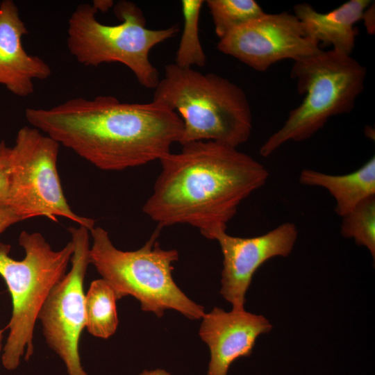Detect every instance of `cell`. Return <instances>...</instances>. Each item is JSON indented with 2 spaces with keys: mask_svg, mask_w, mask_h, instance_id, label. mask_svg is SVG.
<instances>
[{
  "mask_svg": "<svg viewBox=\"0 0 375 375\" xmlns=\"http://www.w3.org/2000/svg\"><path fill=\"white\" fill-rule=\"evenodd\" d=\"M204 3L203 0L181 1L184 23L175 59V64L180 67H203L206 63L199 29L200 12Z\"/></svg>",
  "mask_w": 375,
  "mask_h": 375,
  "instance_id": "e0dca14e",
  "label": "cell"
},
{
  "mask_svg": "<svg viewBox=\"0 0 375 375\" xmlns=\"http://www.w3.org/2000/svg\"><path fill=\"white\" fill-rule=\"evenodd\" d=\"M201 319L199 334L210 353L207 375H228L231 365L249 356L257 338L272 328L264 316L245 310L226 312L215 307Z\"/></svg>",
  "mask_w": 375,
  "mask_h": 375,
  "instance_id": "7c38bea8",
  "label": "cell"
},
{
  "mask_svg": "<svg viewBox=\"0 0 375 375\" xmlns=\"http://www.w3.org/2000/svg\"><path fill=\"white\" fill-rule=\"evenodd\" d=\"M25 117L33 127L106 171L160 160L180 142L183 130L179 115L164 104L121 102L106 95L28 108Z\"/></svg>",
  "mask_w": 375,
  "mask_h": 375,
  "instance_id": "6da1fadb",
  "label": "cell"
},
{
  "mask_svg": "<svg viewBox=\"0 0 375 375\" xmlns=\"http://www.w3.org/2000/svg\"><path fill=\"white\" fill-rule=\"evenodd\" d=\"M369 0H349L326 13L317 11L308 3L294 6V15L301 22L306 33L314 40L333 46V50L351 56L362 19Z\"/></svg>",
  "mask_w": 375,
  "mask_h": 375,
  "instance_id": "5bb4252c",
  "label": "cell"
},
{
  "mask_svg": "<svg viewBox=\"0 0 375 375\" xmlns=\"http://www.w3.org/2000/svg\"><path fill=\"white\" fill-rule=\"evenodd\" d=\"M74 244L70 271L53 288L38 319L49 347L64 362L68 375H88L81 362L78 344L85 327L83 283L90 260V231L70 227Z\"/></svg>",
  "mask_w": 375,
  "mask_h": 375,
  "instance_id": "9c48e42d",
  "label": "cell"
},
{
  "mask_svg": "<svg viewBox=\"0 0 375 375\" xmlns=\"http://www.w3.org/2000/svg\"><path fill=\"white\" fill-rule=\"evenodd\" d=\"M182 147L160 160L161 172L142 211L160 229L188 224L215 240L239 205L266 183L269 172L249 155L219 142Z\"/></svg>",
  "mask_w": 375,
  "mask_h": 375,
  "instance_id": "7a4b0ae2",
  "label": "cell"
},
{
  "mask_svg": "<svg viewBox=\"0 0 375 375\" xmlns=\"http://www.w3.org/2000/svg\"><path fill=\"white\" fill-rule=\"evenodd\" d=\"M113 11L121 23L108 25L98 21L97 10L92 4H78L68 19L69 53L85 66L120 62L133 73L141 85L155 89L160 78L149 60L150 51L174 37L179 31L178 26L148 28L142 10L126 0L116 3Z\"/></svg>",
  "mask_w": 375,
  "mask_h": 375,
  "instance_id": "52a82bcc",
  "label": "cell"
},
{
  "mask_svg": "<svg viewBox=\"0 0 375 375\" xmlns=\"http://www.w3.org/2000/svg\"><path fill=\"white\" fill-rule=\"evenodd\" d=\"M28 31L14 1L0 3V85L19 97L34 92L35 80H45L51 74L50 66L40 57L28 54L22 38Z\"/></svg>",
  "mask_w": 375,
  "mask_h": 375,
  "instance_id": "4fadbf2b",
  "label": "cell"
},
{
  "mask_svg": "<svg viewBox=\"0 0 375 375\" xmlns=\"http://www.w3.org/2000/svg\"><path fill=\"white\" fill-rule=\"evenodd\" d=\"M366 76L367 69L356 59L333 49L294 60L290 76L305 97L261 146L260 154L268 157L288 141L307 140L331 117L350 112L363 90Z\"/></svg>",
  "mask_w": 375,
  "mask_h": 375,
  "instance_id": "8992f818",
  "label": "cell"
},
{
  "mask_svg": "<svg viewBox=\"0 0 375 375\" xmlns=\"http://www.w3.org/2000/svg\"><path fill=\"white\" fill-rule=\"evenodd\" d=\"M298 230L285 222L259 236L240 238L221 232L215 237L223 255L220 294L234 310H244L245 295L254 273L267 260L288 256L293 249Z\"/></svg>",
  "mask_w": 375,
  "mask_h": 375,
  "instance_id": "8fae6325",
  "label": "cell"
},
{
  "mask_svg": "<svg viewBox=\"0 0 375 375\" xmlns=\"http://www.w3.org/2000/svg\"><path fill=\"white\" fill-rule=\"evenodd\" d=\"M157 228L143 247L135 251H122L115 247L108 232L100 226L90 231L92 245L90 264L112 289L117 300L132 296L143 311L161 317L172 309L190 319H201L204 308L188 298L172 277L173 262L178 259L176 249H162Z\"/></svg>",
  "mask_w": 375,
  "mask_h": 375,
  "instance_id": "277c9868",
  "label": "cell"
},
{
  "mask_svg": "<svg viewBox=\"0 0 375 375\" xmlns=\"http://www.w3.org/2000/svg\"><path fill=\"white\" fill-rule=\"evenodd\" d=\"M92 6L98 11L107 12L114 6V1L112 0H94Z\"/></svg>",
  "mask_w": 375,
  "mask_h": 375,
  "instance_id": "603a6c76",
  "label": "cell"
},
{
  "mask_svg": "<svg viewBox=\"0 0 375 375\" xmlns=\"http://www.w3.org/2000/svg\"><path fill=\"white\" fill-rule=\"evenodd\" d=\"M114 291L102 278L91 282L85 294V328L92 335L108 339L116 331L119 320Z\"/></svg>",
  "mask_w": 375,
  "mask_h": 375,
  "instance_id": "2e32d148",
  "label": "cell"
},
{
  "mask_svg": "<svg viewBox=\"0 0 375 375\" xmlns=\"http://www.w3.org/2000/svg\"><path fill=\"white\" fill-rule=\"evenodd\" d=\"M341 234L365 247L375 257V195L371 196L342 217Z\"/></svg>",
  "mask_w": 375,
  "mask_h": 375,
  "instance_id": "d6986e66",
  "label": "cell"
},
{
  "mask_svg": "<svg viewBox=\"0 0 375 375\" xmlns=\"http://www.w3.org/2000/svg\"><path fill=\"white\" fill-rule=\"evenodd\" d=\"M299 183L326 189L336 201L335 211L341 217L364 199L375 195V158L372 157L357 170L344 175H331L303 169Z\"/></svg>",
  "mask_w": 375,
  "mask_h": 375,
  "instance_id": "9a60e30c",
  "label": "cell"
},
{
  "mask_svg": "<svg viewBox=\"0 0 375 375\" xmlns=\"http://www.w3.org/2000/svg\"><path fill=\"white\" fill-rule=\"evenodd\" d=\"M205 2L219 40L235 28L265 13L254 0H207Z\"/></svg>",
  "mask_w": 375,
  "mask_h": 375,
  "instance_id": "ac0fdd59",
  "label": "cell"
},
{
  "mask_svg": "<svg viewBox=\"0 0 375 375\" xmlns=\"http://www.w3.org/2000/svg\"><path fill=\"white\" fill-rule=\"evenodd\" d=\"M217 47L258 72L283 60H296L322 51L299 19L286 11L265 12L220 39Z\"/></svg>",
  "mask_w": 375,
  "mask_h": 375,
  "instance_id": "30bf717a",
  "label": "cell"
},
{
  "mask_svg": "<svg viewBox=\"0 0 375 375\" xmlns=\"http://www.w3.org/2000/svg\"><path fill=\"white\" fill-rule=\"evenodd\" d=\"M18 242L25 252L20 260L10 257V244L0 243V276L10 294L12 306L1 356L2 365L9 371L19 367L22 357L28 361L33 356V332L40 310L66 274L74 251L72 240L60 250H53L39 232L23 231Z\"/></svg>",
  "mask_w": 375,
  "mask_h": 375,
  "instance_id": "5b68a950",
  "label": "cell"
},
{
  "mask_svg": "<svg viewBox=\"0 0 375 375\" xmlns=\"http://www.w3.org/2000/svg\"><path fill=\"white\" fill-rule=\"evenodd\" d=\"M372 4L365 10L362 18L367 32L371 35L374 33V4L371 6Z\"/></svg>",
  "mask_w": 375,
  "mask_h": 375,
  "instance_id": "7402d4cb",
  "label": "cell"
},
{
  "mask_svg": "<svg viewBox=\"0 0 375 375\" xmlns=\"http://www.w3.org/2000/svg\"><path fill=\"white\" fill-rule=\"evenodd\" d=\"M153 101L167 106L182 119L181 145L206 140L237 148L251 136L252 113L246 94L217 74L168 64Z\"/></svg>",
  "mask_w": 375,
  "mask_h": 375,
  "instance_id": "3957f363",
  "label": "cell"
},
{
  "mask_svg": "<svg viewBox=\"0 0 375 375\" xmlns=\"http://www.w3.org/2000/svg\"><path fill=\"white\" fill-rule=\"evenodd\" d=\"M139 375H170V374L165 369H156L153 370H144Z\"/></svg>",
  "mask_w": 375,
  "mask_h": 375,
  "instance_id": "cb8c5ba5",
  "label": "cell"
},
{
  "mask_svg": "<svg viewBox=\"0 0 375 375\" xmlns=\"http://www.w3.org/2000/svg\"><path fill=\"white\" fill-rule=\"evenodd\" d=\"M20 221V217L10 207H0V235L11 225Z\"/></svg>",
  "mask_w": 375,
  "mask_h": 375,
  "instance_id": "44dd1931",
  "label": "cell"
},
{
  "mask_svg": "<svg viewBox=\"0 0 375 375\" xmlns=\"http://www.w3.org/2000/svg\"><path fill=\"white\" fill-rule=\"evenodd\" d=\"M60 144L28 126L21 128L11 147L8 206L24 220L65 217L89 231L93 219L76 214L69 206L57 168Z\"/></svg>",
  "mask_w": 375,
  "mask_h": 375,
  "instance_id": "ba28073f",
  "label": "cell"
},
{
  "mask_svg": "<svg viewBox=\"0 0 375 375\" xmlns=\"http://www.w3.org/2000/svg\"><path fill=\"white\" fill-rule=\"evenodd\" d=\"M11 147L0 142V207L8 206Z\"/></svg>",
  "mask_w": 375,
  "mask_h": 375,
  "instance_id": "ffe728a7",
  "label": "cell"
},
{
  "mask_svg": "<svg viewBox=\"0 0 375 375\" xmlns=\"http://www.w3.org/2000/svg\"><path fill=\"white\" fill-rule=\"evenodd\" d=\"M6 328L4 329H0V352L2 349V340H3V333L4 332Z\"/></svg>",
  "mask_w": 375,
  "mask_h": 375,
  "instance_id": "d4e9b609",
  "label": "cell"
}]
</instances>
